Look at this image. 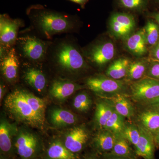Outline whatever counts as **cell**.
<instances>
[{"label":"cell","mask_w":159,"mask_h":159,"mask_svg":"<svg viewBox=\"0 0 159 159\" xmlns=\"http://www.w3.org/2000/svg\"><path fill=\"white\" fill-rule=\"evenodd\" d=\"M11 127L5 121L0 124V148L4 153H9L11 150Z\"/></svg>","instance_id":"484cf974"},{"label":"cell","mask_w":159,"mask_h":159,"mask_svg":"<svg viewBox=\"0 0 159 159\" xmlns=\"http://www.w3.org/2000/svg\"><path fill=\"white\" fill-rule=\"evenodd\" d=\"M21 25V21L11 19L6 15H1L0 18L1 46L7 49L15 43L17 40L18 31Z\"/></svg>","instance_id":"9c48e42d"},{"label":"cell","mask_w":159,"mask_h":159,"mask_svg":"<svg viewBox=\"0 0 159 159\" xmlns=\"http://www.w3.org/2000/svg\"><path fill=\"white\" fill-rule=\"evenodd\" d=\"M68 1L77 3V4H79L82 7H84V6H85L86 3L88 2L89 0H68Z\"/></svg>","instance_id":"f35d334b"},{"label":"cell","mask_w":159,"mask_h":159,"mask_svg":"<svg viewBox=\"0 0 159 159\" xmlns=\"http://www.w3.org/2000/svg\"><path fill=\"white\" fill-rule=\"evenodd\" d=\"M4 88L3 85L1 84V87H0V99H2L3 96V94H4Z\"/></svg>","instance_id":"ab89813d"},{"label":"cell","mask_w":159,"mask_h":159,"mask_svg":"<svg viewBox=\"0 0 159 159\" xmlns=\"http://www.w3.org/2000/svg\"><path fill=\"white\" fill-rule=\"evenodd\" d=\"M119 3L120 6L124 9L141 11L147 8L148 0H119Z\"/></svg>","instance_id":"4dcf8cb0"},{"label":"cell","mask_w":159,"mask_h":159,"mask_svg":"<svg viewBox=\"0 0 159 159\" xmlns=\"http://www.w3.org/2000/svg\"><path fill=\"white\" fill-rule=\"evenodd\" d=\"M146 77H150V78L159 80V61H154L150 59V64H149Z\"/></svg>","instance_id":"d6a6232c"},{"label":"cell","mask_w":159,"mask_h":159,"mask_svg":"<svg viewBox=\"0 0 159 159\" xmlns=\"http://www.w3.org/2000/svg\"><path fill=\"white\" fill-rule=\"evenodd\" d=\"M146 107L138 115V124L152 134L159 129V108Z\"/></svg>","instance_id":"9a60e30c"},{"label":"cell","mask_w":159,"mask_h":159,"mask_svg":"<svg viewBox=\"0 0 159 159\" xmlns=\"http://www.w3.org/2000/svg\"><path fill=\"white\" fill-rule=\"evenodd\" d=\"M132 99L141 104H147L159 97V80L145 77L130 85Z\"/></svg>","instance_id":"5b68a950"},{"label":"cell","mask_w":159,"mask_h":159,"mask_svg":"<svg viewBox=\"0 0 159 159\" xmlns=\"http://www.w3.org/2000/svg\"><path fill=\"white\" fill-rule=\"evenodd\" d=\"M27 14L33 28L46 39L55 34L72 32L76 28V20L65 13L36 5L29 7Z\"/></svg>","instance_id":"6da1fadb"},{"label":"cell","mask_w":159,"mask_h":159,"mask_svg":"<svg viewBox=\"0 0 159 159\" xmlns=\"http://www.w3.org/2000/svg\"><path fill=\"white\" fill-rule=\"evenodd\" d=\"M19 155L23 159H31L35 156L39 148V142L34 135L23 132L18 136L15 144Z\"/></svg>","instance_id":"8fae6325"},{"label":"cell","mask_w":159,"mask_h":159,"mask_svg":"<svg viewBox=\"0 0 159 159\" xmlns=\"http://www.w3.org/2000/svg\"><path fill=\"white\" fill-rule=\"evenodd\" d=\"M92 103L90 97L85 92L78 94L74 98V107L80 111L85 112L88 111Z\"/></svg>","instance_id":"1f68e13d"},{"label":"cell","mask_w":159,"mask_h":159,"mask_svg":"<svg viewBox=\"0 0 159 159\" xmlns=\"http://www.w3.org/2000/svg\"><path fill=\"white\" fill-rule=\"evenodd\" d=\"M24 78L28 84L38 92H42L45 88L47 80L44 74L39 69L30 68L26 70Z\"/></svg>","instance_id":"7402d4cb"},{"label":"cell","mask_w":159,"mask_h":159,"mask_svg":"<svg viewBox=\"0 0 159 159\" xmlns=\"http://www.w3.org/2000/svg\"><path fill=\"white\" fill-rule=\"evenodd\" d=\"M17 44L23 56L31 61H42L48 54V43L34 36L28 35L19 38Z\"/></svg>","instance_id":"8992f818"},{"label":"cell","mask_w":159,"mask_h":159,"mask_svg":"<svg viewBox=\"0 0 159 159\" xmlns=\"http://www.w3.org/2000/svg\"><path fill=\"white\" fill-rule=\"evenodd\" d=\"M116 135V142L113 149L110 152L111 153L119 156L136 159L137 155L135 151L131 148L128 141L121 134Z\"/></svg>","instance_id":"cb8c5ba5"},{"label":"cell","mask_w":159,"mask_h":159,"mask_svg":"<svg viewBox=\"0 0 159 159\" xmlns=\"http://www.w3.org/2000/svg\"><path fill=\"white\" fill-rule=\"evenodd\" d=\"M150 62V59L145 58H139L131 61L125 77L127 81L135 82L146 77Z\"/></svg>","instance_id":"ac0fdd59"},{"label":"cell","mask_w":159,"mask_h":159,"mask_svg":"<svg viewBox=\"0 0 159 159\" xmlns=\"http://www.w3.org/2000/svg\"><path fill=\"white\" fill-rule=\"evenodd\" d=\"M138 125L140 129V136L139 142L135 147L136 154L144 159H155L156 146L153 135L141 125Z\"/></svg>","instance_id":"7c38bea8"},{"label":"cell","mask_w":159,"mask_h":159,"mask_svg":"<svg viewBox=\"0 0 159 159\" xmlns=\"http://www.w3.org/2000/svg\"><path fill=\"white\" fill-rule=\"evenodd\" d=\"M49 159H77L76 154L73 153L59 141L53 142L47 150Z\"/></svg>","instance_id":"603a6c76"},{"label":"cell","mask_w":159,"mask_h":159,"mask_svg":"<svg viewBox=\"0 0 159 159\" xmlns=\"http://www.w3.org/2000/svg\"><path fill=\"white\" fill-rule=\"evenodd\" d=\"M86 85L91 90L102 99H109L119 94H127V84L106 76L91 77L86 80Z\"/></svg>","instance_id":"277c9868"},{"label":"cell","mask_w":159,"mask_h":159,"mask_svg":"<svg viewBox=\"0 0 159 159\" xmlns=\"http://www.w3.org/2000/svg\"><path fill=\"white\" fill-rule=\"evenodd\" d=\"M152 135L156 147L159 148V129L154 133L152 134Z\"/></svg>","instance_id":"d590c367"},{"label":"cell","mask_w":159,"mask_h":159,"mask_svg":"<svg viewBox=\"0 0 159 159\" xmlns=\"http://www.w3.org/2000/svg\"><path fill=\"white\" fill-rule=\"evenodd\" d=\"M54 46L51 60L57 66L70 73H77L85 68V60L74 43L63 40Z\"/></svg>","instance_id":"7a4b0ae2"},{"label":"cell","mask_w":159,"mask_h":159,"mask_svg":"<svg viewBox=\"0 0 159 159\" xmlns=\"http://www.w3.org/2000/svg\"><path fill=\"white\" fill-rule=\"evenodd\" d=\"M84 159H98L97 157L93 156H91L87 157Z\"/></svg>","instance_id":"60d3db41"},{"label":"cell","mask_w":159,"mask_h":159,"mask_svg":"<svg viewBox=\"0 0 159 159\" xmlns=\"http://www.w3.org/2000/svg\"><path fill=\"white\" fill-rule=\"evenodd\" d=\"M121 134L130 144L133 145L134 147L136 146L140 136V129L138 124L125 122Z\"/></svg>","instance_id":"f1b7e54d"},{"label":"cell","mask_w":159,"mask_h":159,"mask_svg":"<svg viewBox=\"0 0 159 159\" xmlns=\"http://www.w3.org/2000/svg\"><path fill=\"white\" fill-rule=\"evenodd\" d=\"M131 61L126 57H119L114 60L106 71V76L117 80L126 77Z\"/></svg>","instance_id":"d6986e66"},{"label":"cell","mask_w":159,"mask_h":159,"mask_svg":"<svg viewBox=\"0 0 159 159\" xmlns=\"http://www.w3.org/2000/svg\"><path fill=\"white\" fill-rule=\"evenodd\" d=\"M81 89V86L68 80H55L52 84L50 93L54 98L59 99H65Z\"/></svg>","instance_id":"e0dca14e"},{"label":"cell","mask_w":159,"mask_h":159,"mask_svg":"<svg viewBox=\"0 0 159 159\" xmlns=\"http://www.w3.org/2000/svg\"><path fill=\"white\" fill-rule=\"evenodd\" d=\"M125 46L131 54L138 57H142L148 53L144 29H141L133 33L125 39Z\"/></svg>","instance_id":"4fadbf2b"},{"label":"cell","mask_w":159,"mask_h":159,"mask_svg":"<svg viewBox=\"0 0 159 159\" xmlns=\"http://www.w3.org/2000/svg\"><path fill=\"white\" fill-rule=\"evenodd\" d=\"M21 92L23 97L31 106V108L37 113L44 117L46 109L44 101L27 91L21 90Z\"/></svg>","instance_id":"f546056e"},{"label":"cell","mask_w":159,"mask_h":159,"mask_svg":"<svg viewBox=\"0 0 159 159\" xmlns=\"http://www.w3.org/2000/svg\"><path fill=\"white\" fill-rule=\"evenodd\" d=\"M149 56L152 60L159 62V40L153 47L151 48Z\"/></svg>","instance_id":"836d02e7"},{"label":"cell","mask_w":159,"mask_h":159,"mask_svg":"<svg viewBox=\"0 0 159 159\" xmlns=\"http://www.w3.org/2000/svg\"><path fill=\"white\" fill-rule=\"evenodd\" d=\"M116 135L105 129H102L94 139V146L103 153L110 152L116 142Z\"/></svg>","instance_id":"ffe728a7"},{"label":"cell","mask_w":159,"mask_h":159,"mask_svg":"<svg viewBox=\"0 0 159 159\" xmlns=\"http://www.w3.org/2000/svg\"><path fill=\"white\" fill-rule=\"evenodd\" d=\"M144 105L146 106L152 107H155L159 108V97L155 99V100H153V101L148 102L147 104Z\"/></svg>","instance_id":"8d00e7d4"},{"label":"cell","mask_w":159,"mask_h":159,"mask_svg":"<svg viewBox=\"0 0 159 159\" xmlns=\"http://www.w3.org/2000/svg\"><path fill=\"white\" fill-rule=\"evenodd\" d=\"M143 29L147 45L152 48L159 40V25L153 19L148 20Z\"/></svg>","instance_id":"4316f807"},{"label":"cell","mask_w":159,"mask_h":159,"mask_svg":"<svg viewBox=\"0 0 159 159\" xmlns=\"http://www.w3.org/2000/svg\"><path fill=\"white\" fill-rule=\"evenodd\" d=\"M156 1L158 2L159 3V0H156Z\"/></svg>","instance_id":"b9f144b4"},{"label":"cell","mask_w":159,"mask_h":159,"mask_svg":"<svg viewBox=\"0 0 159 159\" xmlns=\"http://www.w3.org/2000/svg\"><path fill=\"white\" fill-rule=\"evenodd\" d=\"M89 138L88 133L85 128L75 127L66 136L64 145L69 150L76 154L82 150Z\"/></svg>","instance_id":"5bb4252c"},{"label":"cell","mask_w":159,"mask_h":159,"mask_svg":"<svg viewBox=\"0 0 159 159\" xmlns=\"http://www.w3.org/2000/svg\"><path fill=\"white\" fill-rule=\"evenodd\" d=\"M127 94H119L106 99L118 113L127 119L133 118L135 113L134 107Z\"/></svg>","instance_id":"2e32d148"},{"label":"cell","mask_w":159,"mask_h":159,"mask_svg":"<svg viewBox=\"0 0 159 159\" xmlns=\"http://www.w3.org/2000/svg\"><path fill=\"white\" fill-rule=\"evenodd\" d=\"M116 54V48L113 43L107 41L92 46L87 53L86 57L94 64L102 66L111 61Z\"/></svg>","instance_id":"ba28073f"},{"label":"cell","mask_w":159,"mask_h":159,"mask_svg":"<svg viewBox=\"0 0 159 159\" xmlns=\"http://www.w3.org/2000/svg\"><path fill=\"white\" fill-rule=\"evenodd\" d=\"M51 118L52 123L57 126L72 125L77 121V117L74 114L61 109H56L52 111Z\"/></svg>","instance_id":"d4e9b609"},{"label":"cell","mask_w":159,"mask_h":159,"mask_svg":"<svg viewBox=\"0 0 159 159\" xmlns=\"http://www.w3.org/2000/svg\"><path fill=\"white\" fill-rule=\"evenodd\" d=\"M1 70L3 76L9 81H13L17 77L19 61L16 51L11 48L7 51L1 50Z\"/></svg>","instance_id":"30bf717a"},{"label":"cell","mask_w":159,"mask_h":159,"mask_svg":"<svg viewBox=\"0 0 159 159\" xmlns=\"http://www.w3.org/2000/svg\"><path fill=\"white\" fill-rule=\"evenodd\" d=\"M136 22L132 15L125 12H116L112 15L109 20V28L113 36L125 40L134 30Z\"/></svg>","instance_id":"52a82bcc"},{"label":"cell","mask_w":159,"mask_h":159,"mask_svg":"<svg viewBox=\"0 0 159 159\" xmlns=\"http://www.w3.org/2000/svg\"><path fill=\"white\" fill-rule=\"evenodd\" d=\"M125 118L115 110L103 129L109 131L115 134H121L125 126Z\"/></svg>","instance_id":"83f0119b"},{"label":"cell","mask_w":159,"mask_h":159,"mask_svg":"<svg viewBox=\"0 0 159 159\" xmlns=\"http://www.w3.org/2000/svg\"><path fill=\"white\" fill-rule=\"evenodd\" d=\"M103 99L97 103L95 115L96 124L100 129H104L115 111L111 104L106 99Z\"/></svg>","instance_id":"44dd1931"},{"label":"cell","mask_w":159,"mask_h":159,"mask_svg":"<svg viewBox=\"0 0 159 159\" xmlns=\"http://www.w3.org/2000/svg\"><path fill=\"white\" fill-rule=\"evenodd\" d=\"M100 159H132L125 157L116 155L111 152H106L102 154V157Z\"/></svg>","instance_id":"e575fe53"},{"label":"cell","mask_w":159,"mask_h":159,"mask_svg":"<svg viewBox=\"0 0 159 159\" xmlns=\"http://www.w3.org/2000/svg\"><path fill=\"white\" fill-rule=\"evenodd\" d=\"M5 105L9 112L20 122L36 127H42L44 124V117L31 108L20 90H16L9 94Z\"/></svg>","instance_id":"3957f363"},{"label":"cell","mask_w":159,"mask_h":159,"mask_svg":"<svg viewBox=\"0 0 159 159\" xmlns=\"http://www.w3.org/2000/svg\"><path fill=\"white\" fill-rule=\"evenodd\" d=\"M150 16L157 23L159 26V11L151 13L150 14Z\"/></svg>","instance_id":"74e56055"}]
</instances>
